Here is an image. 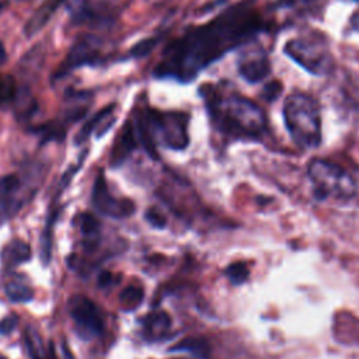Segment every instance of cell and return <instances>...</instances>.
<instances>
[{"label": "cell", "instance_id": "obj_1", "mask_svg": "<svg viewBox=\"0 0 359 359\" xmlns=\"http://www.w3.org/2000/svg\"><path fill=\"white\" fill-rule=\"evenodd\" d=\"M266 29L264 18L248 4H234L206 24L194 27L163 50L154 76L192 81L227 52L250 42Z\"/></svg>", "mask_w": 359, "mask_h": 359}, {"label": "cell", "instance_id": "obj_2", "mask_svg": "<svg viewBox=\"0 0 359 359\" xmlns=\"http://www.w3.org/2000/svg\"><path fill=\"white\" fill-rule=\"evenodd\" d=\"M206 108L219 132L234 139H261L268 121L262 108L237 94L219 93L212 86L202 87Z\"/></svg>", "mask_w": 359, "mask_h": 359}, {"label": "cell", "instance_id": "obj_3", "mask_svg": "<svg viewBox=\"0 0 359 359\" xmlns=\"http://www.w3.org/2000/svg\"><path fill=\"white\" fill-rule=\"evenodd\" d=\"M135 132L144 149L154 156L156 142L168 149L182 150L188 146V115L184 112H161L149 109L139 115Z\"/></svg>", "mask_w": 359, "mask_h": 359}, {"label": "cell", "instance_id": "obj_4", "mask_svg": "<svg viewBox=\"0 0 359 359\" xmlns=\"http://www.w3.org/2000/svg\"><path fill=\"white\" fill-rule=\"evenodd\" d=\"M283 119L292 140L302 149L317 147L321 142L318 102L304 93H293L283 102Z\"/></svg>", "mask_w": 359, "mask_h": 359}, {"label": "cell", "instance_id": "obj_5", "mask_svg": "<svg viewBox=\"0 0 359 359\" xmlns=\"http://www.w3.org/2000/svg\"><path fill=\"white\" fill-rule=\"evenodd\" d=\"M307 172L313 185V194L320 201H348L356 195L358 187L353 177L344 167L332 161L314 158L310 161Z\"/></svg>", "mask_w": 359, "mask_h": 359}, {"label": "cell", "instance_id": "obj_6", "mask_svg": "<svg viewBox=\"0 0 359 359\" xmlns=\"http://www.w3.org/2000/svg\"><path fill=\"white\" fill-rule=\"evenodd\" d=\"M285 53L316 76L331 72L334 59L328 45L318 38H294L285 43Z\"/></svg>", "mask_w": 359, "mask_h": 359}, {"label": "cell", "instance_id": "obj_7", "mask_svg": "<svg viewBox=\"0 0 359 359\" xmlns=\"http://www.w3.org/2000/svg\"><path fill=\"white\" fill-rule=\"evenodd\" d=\"M67 310L76 325L77 334L83 339H93L102 332L104 320L100 307L86 296H73L67 303Z\"/></svg>", "mask_w": 359, "mask_h": 359}, {"label": "cell", "instance_id": "obj_8", "mask_svg": "<svg viewBox=\"0 0 359 359\" xmlns=\"http://www.w3.org/2000/svg\"><path fill=\"white\" fill-rule=\"evenodd\" d=\"M91 201L94 208L108 216V217H114V219H122L126 216H130L135 210V205L130 199H119L115 198L114 195L109 194V189L107 187V181L102 172L98 174L94 187H93V192H91Z\"/></svg>", "mask_w": 359, "mask_h": 359}, {"label": "cell", "instance_id": "obj_9", "mask_svg": "<svg viewBox=\"0 0 359 359\" xmlns=\"http://www.w3.org/2000/svg\"><path fill=\"white\" fill-rule=\"evenodd\" d=\"M238 73L248 83H258L271 73V63L262 49H247L238 60Z\"/></svg>", "mask_w": 359, "mask_h": 359}, {"label": "cell", "instance_id": "obj_10", "mask_svg": "<svg viewBox=\"0 0 359 359\" xmlns=\"http://www.w3.org/2000/svg\"><path fill=\"white\" fill-rule=\"evenodd\" d=\"M98 48L100 41L94 36H81L76 41V43L70 48L65 62L62 63V73H66L67 70H72L74 67L94 63L98 57Z\"/></svg>", "mask_w": 359, "mask_h": 359}, {"label": "cell", "instance_id": "obj_11", "mask_svg": "<svg viewBox=\"0 0 359 359\" xmlns=\"http://www.w3.org/2000/svg\"><path fill=\"white\" fill-rule=\"evenodd\" d=\"M31 258V247L22 240H13L7 243L0 252V261L4 268L10 269Z\"/></svg>", "mask_w": 359, "mask_h": 359}, {"label": "cell", "instance_id": "obj_12", "mask_svg": "<svg viewBox=\"0 0 359 359\" xmlns=\"http://www.w3.org/2000/svg\"><path fill=\"white\" fill-rule=\"evenodd\" d=\"M63 3V0H45L38 8L36 11L31 15V18L27 21L25 27H24V32L25 35L29 38L34 34H36L38 31H41L46 22L50 20V17L53 15V13L56 11V8Z\"/></svg>", "mask_w": 359, "mask_h": 359}, {"label": "cell", "instance_id": "obj_13", "mask_svg": "<svg viewBox=\"0 0 359 359\" xmlns=\"http://www.w3.org/2000/svg\"><path fill=\"white\" fill-rule=\"evenodd\" d=\"M136 147V132L130 122H126L123 126L119 137L116 139V143L111 153V164L118 165L121 164L128 154Z\"/></svg>", "mask_w": 359, "mask_h": 359}, {"label": "cell", "instance_id": "obj_14", "mask_svg": "<svg viewBox=\"0 0 359 359\" xmlns=\"http://www.w3.org/2000/svg\"><path fill=\"white\" fill-rule=\"evenodd\" d=\"M142 324L149 339H161L171 327V318L165 311H153L143 317Z\"/></svg>", "mask_w": 359, "mask_h": 359}, {"label": "cell", "instance_id": "obj_15", "mask_svg": "<svg viewBox=\"0 0 359 359\" xmlns=\"http://www.w3.org/2000/svg\"><path fill=\"white\" fill-rule=\"evenodd\" d=\"M24 341L31 359H56L52 345L45 346L39 332L32 327L27 325L24 330Z\"/></svg>", "mask_w": 359, "mask_h": 359}, {"label": "cell", "instance_id": "obj_16", "mask_svg": "<svg viewBox=\"0 0 359 359\" xmlns=\"http://www.w3.org/2000/svg\"><path fill=\"white\" fill-rule=\"evenodd\" d=\"M119 0H84L80 17L86 20H102L108 17Z\"/></svg>", "mask_w": 359, "mask_h": 359}, {"label": "cell", "instance_id": "obj_17", "mask_svg": "<svg viewBox=\"0 0 359 359\" xmlns=\"http://www.w3.org/2000/svg\"><path fill=\"white\" fill-rule=\"evenodd\" d=\"M88 93H73L67 97L69 107L65 109V121L66 122H74L80 118H83L87 114L88 109Z\"/></svg>", "mask_w": 359, "mask_h": 359}, {"label": "cell", "instance_id": "obj_18", "mask_svg": "<svg viewBox=\"0 0 359 359\" xmlns=\"http://www.w3.org/2000/svg\"><path fill=\"white\" fill-rule=\"evenodd\" d=\"M114 109H115V105H114V104L107 105L105 108H102L101 111H98L90 121H87V122L81 126V129L79 130V133H77V136H76V143H83V142H86L94 130H98V128H100L105 121H108L109 118H112Z\"/></svg>", "mask_w": 359, "mask_h": 359}, {"label": "cell", "instance_id": "obj_19", "mask_svg": "<svg viewBox=\"0 0 359 359\" xmlns=\"http://www.w3.org/2000/svg\"><path fill=\"white\" fill-rule=\"evenodd\" d=\"M13 100H14V112L18 119H27L32 114H35L36 102L27 88H24L22 91L17 90Z\"/></svg>", "mask_w": 359, "mask_h": 359}, {"label": "cell", "instance_id": "obj_20", "mask_svg": "<svg viewBox=\"0 0 359 359\" xmlns=\"http://www.w3.org/2000/svg\"><path fill=\"white\" fill-rule=\"evenodd\" d=\"M6 294L11 303H27L34 299V290L22 282L7 283Z\"/></svg>", "mask_w": 359, "mask_h": 359}, {"label": "cell", "instance_id": "obj_21", "mask_svg": "<svg viewBox=\"0 0 359 359\" xmlns=\"http://www.w3.org/2000/svg\"><path fill=\"white\" fill-rule=\"evenodd\" d=\"M123 310H135L143 302V289L139 286H128L119 294Z\"/></svg>", "mask_w": 359, "mask_h": 359}, {"label": "cell", "instance_id": "obj_22", "mask_svg": "<svg viewBox=\"0 0 359 359\" xmlns=\"http://www.w3.org/2000/svg\"><path fill=\"white\" fill-rule=\"evenodd\" d=\"M34 132H36L41 136L42 142H49V140H63L66 130L62 123L57 122H48L39 128H35Z\"/></svg>", "mask_w": 359, "mask_h": 359}, {"label": "cell", "instance_id": "obj_23", "mask_svg": "<svg viewBox=\"0 0 359 359\" xmlns=\"http://www.w3.org/2000/svg\"><path fill=\"white\" fill-rule=\"evenodd\" d=\"M43 48L39 45H36L35 48L29 49L24 57L21 59V70L24 72H35L41 69V65L43 62Z\"/></svg>", "mask_w": 359, "mask_h": 359}, {"label": "cell", "instance_id": "obj_24", "mask_svg": "<svg viewBox=\"0 0 359 359\" xmlns=\"http://www.w3.org/2000/svg\"><path fill=\"white\" fill-rule=\"evenodd\" d=\"M79 229L86 237H95L100 233V222L91 213H80L77 217Z\"/></svg>", "mask_w": 359, "mask_h": 359}, {"label": "cell", "instance_id": "obj_25", "mask_svg": "<svg viewBox=\"0 0 359 359\" xmlns=\"http://www.w3.org/2000/svg\"><path fill=\"white\" fill-rule=\"evenodd\" d=\"M226 276L229 278V280L233 285H240V283H244L248 279L250 271H248V266L244 262H234V264L227 266Z\"/></svg>", "mask_w": 359, "mask_h": 359}, {"label": "cell", "instance_id": "obj_26", "mask_svg": "<svg viewBox=\"0 0 359 359\" xmlns=\"http://www.w3.org/2000/svg\"><path fill=\"white\" fill-rule=\"evenodd\" d=\"M17 91L15 81L8 74H0V104L14 98Z\"/></svg>", "mask_w": 359, "mask_h": 359}, {"label": "cell", "instance_id": "obj_27", "mask_svg": "<svg viewBox=\"0 0 359 359\" xmlns=\"http://www.w3.org/2000/svg\"><path fill=\"white\" fill-rule=\"evenodd\" d=\"M157 45V38H146V39H142L139 41L132 49H130V56L133 57H143V56H147L153 49L154 46Z\"/></svg>", "mask_w": 359, "mask_h": 359}, {"label": "cell", "instance_id": "obj_28", "mask_svg": "<svg viewBox=\"0 0 359 359\" xmlns=\"http://www.w3.org/2000/svg\"><path fill=\"white\" fill-rule=\"evenodd\" d=\"M282 93V84L279 81H271L264 87L262 91V98L266 100L268 102H272L273 100H276Z\"/></svg>", "mask_w": 359, "mask_h": 359}, {"label": "cell", "instance_id": "obj_29", "mask_svg": "<svg viewBox=\"0 0 359 359\" xmlns=\"http://www.w3.org/2000/svg\"><path fill=\"white\" fill-rule=\"evenodd\" d=\"M18 324V317L15 314H8L0 320V334L8 335Z\"/></svg>", "mask_w": 359, "mask_h": 359}, {"label": "cell", "instance_id": "obj_30", "mask_svg": "<svg viewBox=\"0 0 359 359\" xmlns=\"http://www.w3.org/2000/svg\"><path fill=\"white\" fill-rule=\"evenodd\" d=\"M146 219H147V222H149L151 226H154V227H163V226L165 224L164 217H163L157 210H154V209H149V210L146 212Z\"/></svg>", "mask_w": 359, "mask_h": 359}, {"label": "cell", "instance_id": "obj_31", "mask_svg": "<svg viewBox=\"0 0 359 359\" xmlns=\"http://www.w3.org/2000/svg\"><path fill=\"white\" fill-rule=\"evenodd\" d=\"M114 282V275L109 271H102L98 275V285L100 287H107Z\"/></svg>", "mask_w": 359, "mask_h": 359}, {"label": "cell", "instance_id": "obj_32", "mask_svg": "<svg viewBox=\"0 0 359 359\" xmlns=\"http://www.w3.org/2000/svg\"><path fill=\"white\" fill-rule=\"evenodd\" d=\"M351 22H352V27H353L356 31H359V11H356V13L352 15Z\"/></svg>", "mask_w": 359, "mask_h": 359}, {"label": "cell", "instance_id": "obj_33", "mask_svg": "<svg viewBox=\"0 0 359 359\" xmlns=\"http://www.w3.org/2000/svg\"><path fill=\"white\" fill-rule=\"evenodd\" d=\"M6 59H7V53H6V49H4L3 43L0 42V66L6 62Z\"/></svg>", "mask_w": 359, "mask_h": 359}, {"label": "cell", "instance_id": "obj_34", "mask_svg": "<svg viewBox=\"0 0 359 359\" xmlns=\"http://www.w3.org/2000/svg\"><path fill=\"white\" fill-rule=\"evenodd\" d=\"M0 359H8V358H7V356H4V355H1V353H0Z\"/></svg>", "mask_w": 359, "mask_h": 359}, {"label": "cell", "instance_id": "obj_35", "mask_svg": "<svg viewBox=\"0 0 359 359\" xmlns=\"http://www.w3.org/2000/svg\"><path fill=\"white\" fill-rule=\"evenodd\" d=\"M358 1H359V0H358Z\"/></svg>", "mask_w": 359, "mask_h": 359}]
</instances>
